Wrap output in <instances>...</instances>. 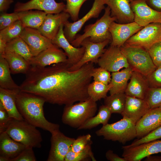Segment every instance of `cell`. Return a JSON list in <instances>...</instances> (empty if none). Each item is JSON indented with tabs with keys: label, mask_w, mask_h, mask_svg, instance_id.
Wrapping results in <instances>:
<instances>
[{
	"label": "cell",
	"mask_w": 161,
	"mask_h": 161,
	"mask_svg": "<svg viewBox=\"0 0 161 161\" xmlns=\"http://www.w3.org/2000/svg\"><path fill=\"white\" fill-rule=\"evenodd\" d=\"M94 63H87L74 71L68 61L39 67L31 66L20 91L43 98L46 102L68 105L86 100L90 97L88 87L92 79Z\"/></svg>",
	"instance_id": "obj_1"
},
{
	"label": "cell",
	"mask_w": 161,
	"mask_h": 161,
	"mask_svg": "<svg viewBox=\"0 0 161 161\" xmlns=\"http://www.w3.org/2000/svg\"><path fill=\"white\" fill-rule=\"evenodd\" d=\"M45 102L42 97L20 91L17 95L16 103L18 110L24 120L52 134L60 130V126L45 118L43 109Z\"/></svg>",
	"instance_id": "obj_2"
},
{
	"label": "cell",
	"mask_w": 161,
	"mask_h": 161,
	"mask_svg": "<svg viewBox=\"0 0 161 161\" xmlns=\"http://www.w3.org/2000/svg\"><path fill=\"white\" fill-rule=\"evenodd\" d=\"M104 9V14L100 19L94 24L86 26L83 34L76 35L75 39L71 43L72 45L79 47L83 41L87 38L94 43L101 42L107 40L111 41L109 28L111 24L116 21V19L111 16L110 9L108 6Z\"/></svg>",
	"instance_id": "obj_3"
},
{
	"label": "cell",
	"mask_w": 161,
	"mask_h": 161,
	"mask_svg": "<svg viewBox=\"0 0 161 161\" xmlns=\"http://www.w3.org/2000/svg\"><path fill=\"white\" fill-rule=\"evenodd\" d=\"M36 128L24 119L12 118L5 131L13 139L26 147L39 148L42 138Z\"/></svg>",
	"instance_id": "obj_4"
},
{
	"label": "cell",
	"mask_w": 161,
	"mask_h": 161,
	"mask_svg": "<svg viewBox=\"0 0 161 161\" xmlns=\"http://www.w3.org/2000/svg\"><path fill=\"white\" fill-rule=\"evenodd\" d=\"M96 102L91 98L75 104L65 105L62 116L65 124L78 129L86 121L95 116L97 110Z\"/></svg>",
	"instance_id": "obj_5"
},
{
	"label": "cell",
	"mask_w": 161,
	"mask_h": 161,
	"mask_svg": "<svg viewBox=\"0 0 161 161\" xmlns=\"http://www.w3.org/2000/svg\"><path fill=\"white\" fill-rule=\"evenodd\" d=\"M135 124L129 119L123 117L115 123L103 126L96 131L95 134L97 136L103 137L106 140L125 144L137 137Z\"/></svg>",
	"instance_id": "obj_6"
},
{
	"label": "cell",
	"mask_w": 161,
	"mask_h": 161,
	"mask_svg": "<svg viewBox=\"0 0 161 161\" xmlns=\"http://www.w3.org/2000/svg\"><path fill=\"white\" fill-rule=\"evenodd\" d=\"M120 48L133 71L147 77L157 68L147 50L139 47L124 45Z\"/></svg>",
	"instance_id": "obj_7"
},
{
	"label": "cell",
	"mask_w": 161,
	"mask_h": 161,
	"mask_svg": "<svg viewBox=\"0 0 161 161\" xmlns=\"http://www.w3.org/2000/svg\"><path fill=\"white\" fill-rule=\"evenodd\" d=\"M161 41V23H154L144 27L130 37L124 45L139 47L147 51Z\"/></svg>",
	"instance_id": "obj_8"
},
{
	"label": "cell",
	"mask_w": 161,
	"mask_h": 161,
	"mask_svg": "<svg viewBox=\"0 0 161 161\" xmlns=\"http://www.w3.org/2000/svg\"><path fill=\"white\" fill-rule=\"evenodd\" d=\"M105 0H94L91 9L83 17L73 22H70L68 20L65 23L63 29L64 34L70 43L75 39L77 33L87 21L92 18L98 17L102 11L105 8Z\"/></svg>",
	"instance_id": "obj_9"
},
{
	"label": "cell",
	"mask_w": 161,
	"mask_h": 161,
	"mask_svg": "<svg viewBox=\"0 0 161 161\" xmlns=\"http://www.w3.org/2000/svg\"><path fill=\"white\" fill-rule=\"evenodd\" d=\"M122 157L127 161H140L147 156L161 153V140H157L134 146L122 147Z\"/></svg>",
	"instance_id": "obj_10"
},
{
	"label": "cell",
	"mask_w": 161,
	"mask_h": 161,
	"mask_svg": "<svg viewBox=\"0 0 161 161\" xmlns=\"http://www.w3.org/2000/svg\"><path fill=\"white\" fill-rule=\"evenodd\" d=\"M98 65L112 72L129 67L126 58L120 47L111 45L99 58Z\"/></svg>",
	"instance_id": "obj_11"
},
{
	"label": "cell",
	"mask_w": 161,
	"mask_h": 161,
	"mask_svg": "<svg viewBox=\"0 0 161 161\" xmlns=\"http://www.w3.org/2000/svg\"><path fill=\"white\" fill-rule=\"evenodd\" d=\"M130 4L134 21L140 26L143 27L151 23H161V12L150 7L145 0L131 1Z\"/></svg>",
	"instance_id": "obj_12"
},
{
	"label": "cell",
	"mask_w": 161,
	"mask_h": 161,
	"mask_svg": "<svg viewBox=\"0 0 161 161\" xmlns=\"http://www.w3.org/2000/svg\"><path fill=\"white\" fill-rule=\"evenodd\" d=\"M111 42L110 40H107L101 42L94 43L90 41L89 38L85 39L80 44L85 48L84 54L78 62L70 67V69L72 71L78 70L89 62L97 63L99 58L106 50L105 47Z\"/></svg>",
	"instance_id": "obj_13"
},
{
	"label": "cell",
	"mask_w": 161,
	"mask_h": 161,
	"mask_svg": "<svg viewBox=\"0 0 161 161\" xmlns=\"http://www.w3.org/2000/svg\"><path fill=\"white\" fill-rule=\"evenodd\" d=\"M75 139L65 136L60 130L52 134L51 147L47 161H64Z\"/></svg>",
	"instance_id": "obj_14"
},
{
	"label": "cell",
	"mask_w": 161,
	"mask_h": 161,
	"mask_svg": "<svg viewBox=\"0 0 161 161\" xmlns=\"http://www.w3.org/2000/svg\"><path fill=\"white\" fill-rule=\"evenodd\" d=\"M143 27L134 21L125 24L113 22L109 28L112 36L110 45L120 47L130 37Z\"/></svg>",
	"instance_id": "obj_15"
},
{
	"label": "cell",
	"mask_w": 161,
	"mask_h": 161,
	"mask_svg": "<svg viewBox=\"0 0 161 161\" xmlns=\"http://www.w3.org/2000/svg\"><path fill=\"white\" fill-rule=\"evenodd\" d=\"M20 37L27 44L33 57L54 45L51 40L36 29L25 27Z\"/></svg>",
	"instance_id": "obj_16"
},
{
	"label": "cell",
	"mask_w": 161,
	"mask_h": 161,
	"mask_svg": "<svg viewBox=\"0 0 161 161\" xmlns=\"http://www.w3.org/2000/svg\"><path fill=\"white\" fill-rule=\"evenodd\" d=\"M66 5L63 2H57L55 0H30L25 2H17L14 12H21L36 9L47 14H57L64 11Z\"/></svg>",
	"instance_id": "obj_17"
},
{
	"label": "cell",
	"mask_w": 161,
	"mask_h": 161,
	"mask_svg": "<svg viewBox=\"0 0 161 161\" xmlns=\"http://www.w3.org/2000/svg\"><path fill=\"white\" fill-rule=\"evenodd\" d=\"M67 61L65 53L54 45L33 57L29 64L31 66L43 67Z\"/></svg>",
	"instance_id": "obj_18"
},
{
	"label": "cell",
	"mask_w": 161,
	"mask_h": 161,
	"mask_svg": "<svg viewBox=\"0 0 161 161\" xmlns=\"http://www.w3.org/2000/svg\"><path fill=\"white\" fill-rule=\"evenodd\" d=\"M135 125L138 139L161 126V107L150 109Z\"/></svg>",
	"instance_id": "obj_19"
},
{
	"label": "cell",
	"mask_w": 161,
	"mask_h": 161,
	"mask_svg": "<svg viewBox=\"0 0 161 161\" xmlns=\"http://www.w3.org/2000/svg\"><path fill=\"white\" fill-rule=\"evenodd\" d=\"M64 24H61L57 35L51 41L57 47L61 48L64 50L67 58L68 62L72 66L76 64L81 60L85 49L83 46L76 47L72 45L64 35Z\"/></svg>",
	"instance_id": "obj_20"
},
{
	"label": "cell",
	"mask_w": 161,
	"mask_h": 161,
	"mask_svg": "<svg viewBox=\"0 0 161 161\" xmlns=\"http://www.w3.org/2000/svg\"><path fill=\"white\" fill-rule=\"evenodd\" d=\"M70 17L68 13L64 11L54 14H47L42 24L38 30L52 41L57 35L61 25H64Z\"/></svg>",
	"instance_id": "obj_21"
},
{
	"label": "cell",
	"mask_w": 161,
	"mask_h": 161,
	"mask_svg": "<svg viewBox=\"0 0 161 161\" xmlns=\"http://www.w3.org/2000/svg\"><path fill=\"white\" fill-rule=\"evenodd\" d=\"M110 9L111 15L118 23L125 24L134 21V15L131 6V0H105Z\"/></svg>",
	"instance_id": "obj_22"
},
{
	"label": "cell",
	"mask_w": 161,
	"mask_h": 161,
	"mask_svg": "<svg viewBox=\"0 0 161 161\" xmlns=\"http://www.w3.org/2000/svg\"><path fill=\"white\" fill-rule=\"evenodd\" d=\"M150 109L145 99L126 95L125 108L121 114L136 124Z\"/></svg>",
	"instance_id": "obj_23"
},
{
	"label": "cell",
	"mask_w": 161,
	"mask_h": 161,
	"mask_svg": "<svg viewBox=\"0 0 161 161\" xmlns=\"http://www.w3.org/2000/svg\"><path fill=\"white\" fill-rule=\"evenodd\" d=\"M26 147L13 139L5 131L0 132V161H11Z\"/></svg>",
	"instance_id": "obj_24"
},
{
	"label": "cell",
	"mask_w": 161,
	"mask_h": 161,
	"mask_svg": "<svg viewBox=\"0 0 161 161\" xmlns=\"http://www.w3.org/2000/svg\"><path fill=\"white\" fill-rule=\"evenodd\" d=\"M149 88L146 77L133 71L125 93L127 96L145 99Z\"/></svg>",
	"instance_id": "obj_25"
},
{
	"label": "cell",
	"mask_w": 161,
	"mask_h": 161,
	"mask_svg": "<svg viewBox=\"0 0 161 161\" xmlns=\"http://www.w3.org/2000/svg\"><path fill=\"white\" fill-rule=\"evenodd\" d=\"M20 91L0 88V102L10 117L21 120L24 119L18 111L16 103L17 95Z\"/></svg>",
	"instance_id": "obj_26"
},
{
	"label": "cell",
	"mask_w": 161,
	"mask_h": 161,
	"mask_svg": "<svg viewBox=\"0 0 161 161\" xmlns=\"http://www.w3.org/2000/svg\"><path fill=\"white\" fill-rule=\"evenodd\" d=\"M133 71L129 66L120 71L112 72L110 83L112 87L109 91L110 95L125 92Z\"/></svg>",
	"instance_id": "obj_27"
},
{
	"label": "cell",
	"mask_w": 161,
	"mask_h": 161,
	"mask_svg": "<svg viewBox=\"0 0 161 161\" xmlns=\"http://www.w3.org/2000/svg\"><path fill=\"white\" fill-rule=\"evenodd\" d=\"M6 60L11 74L22 73L26 74L30 69L29 63L22 56L13 52L5 51L0 55Z\"/></svg>",
	"instance_id": "obj_28"
},
{
	"label": "cell",
	"mask_w": 161,
	"mask_h": 161,
	"mask_svg": "<svg viewBox=\"0 0 161 161\" xmlns=\"http://www.w3.org/2000/svg\"><path fill=\"white\" fill-rule=\"evenodd\" d=\"M112 114L109 109L102 105L100 106L97 114L88 119L78 129H90L100 124L105 125L108 123Z\"/></svg>",
	"instance_id": "obj_29"
},
{
	"label": "cell",
	"mask_w": 161,
	"mask_h": 161,
	"mask_svg": "<svg viewBox=\"0 0 161 161\" xmlns=\"http://www.w3.org/2000/svg\"><path fill=\"white\" fill-rule=\"evenodd\" d=\"M9 65L5 59L0 55V88L14 90H20V86L14 81L11 75Z\"/></svg>",
	"instance_id": "obj_30"
},
{
	"label": "cell",
	"mask_w": 161,
	"mask_h": 161,
	"mask_svg": "<svg viewBox=\"0 0 161 161\" xmlns=\"http://www.w3.org/2000/svg\"><path fill=\"white\" fill-rule=\"evenodd\" d=\"M47 14L40 10L26 11L20 20L24 27L38 30L42 24Z\"/></svg>",
	"instance_id": "obj_31"
},
{
	"label": "cell",
	"mask_w": 161,
	"mask_h": 161,
	"mask_svg": "<svg viewBox=\"0 0 161 161\" xmlns=\"http://www.w3.org/2000/svg\"><path fill=\"white\" fill-rule=\"evenodd\" d=\"M5 51L13 52L21 55L29 63L33 57L28 46L20 36L7 43Z\"/></svg>",
	"instance_id": "obj_32"
},
{
	"label": "cell",
	"mask_w": 161,
	"mask_h": 161,
	"mask_svg": "<svg viewBox=\"0 0 161 161\" xmlns=\"http://www.w3.org/2000/svg\"><path fill=\"white\" fill-rule=\"evenodd\" d=\"M126 97L125 93L110 95L104 98V105L109 109L112 114H121L125 108Z\"/></svg>",
	"instance_id": "obj_33"
},
{
	"label": "cell",
	"mask_w": 161,
	"mask_h": 161,
	"mask_svg": "<svg viewBox=\"0 0 161 161\" xmlns=\"http://www.w3.org/2000/svg\"><path fill=\"white\" fill-rule=\"evenodd\" d=\"M112 87L110 83L106 85L94 81L88 86V94L90 97L96 102L102 99L105 98Z\"/></svg>",
	"instance_id": "obj_34"
},
{
	"label": "cell",
	"mask_w": 161,
	"mask_h": 161,
	"mask_svg": "<svg viewBox=\"0 0 161 161\" xmlns=\"http://www.w3.org/2000/svg\"><path fill=\"white\" fill-rule=\"evenodd\" d=\"M24 28L21 21L20 20H17L0 30V39L7 43L19 37Z\"/></svg>",
	"instance_id": "obj_35"
},
{
	"label": "cell",
	"mask_w": 161,
	"mask_h": 161,
	"mask_svg": "<svg viewBox=\"0 0 161 161\" xmlns=\"http://www.w3.org/2000/svg\"><path fill=\"white\" fill-rule=\"evenodd\" d=\"M91 142L83 150L78 152H73L70 150L64 158V161H83L91 160L96 161L92 150Z\"/></svg>",
	"instance_id": "obj_36"
},
{
	"label": "cell",
	"mask_w": 161,
	"mask_h": 161,
	"mask_svg": "<svg viewBox=\"0 0 161 161\" xmlns=\"http://www.w3.org/2000/svg\"><path fill=\"white\" fill-rule=\"evenodd\" d=\"M66 4L64 11L68 13L74 21L78 20L79 14L82 5L88 0H64Z\"/></svg>",
	"instance_id": "obj_37"
},
{
	"label": "cell",
	"mask_w": 161,
	"mask_h": 161,
	"mask_svg": "<svg viewBox=\"0 0 161 161\" xmlns=\"http://www.w3.org/2000/svg\"><path fill=\"white\" fill-rule=\"evenodd\" d=\"M145 99L150 109L161 107V87L149 88Z\"/></svg>",
	"instance_id": "obj_38"
},
{
	"label": "cell",
	"mask_w": 161,
	"mask_h": 161,
	"mask_svg": "<svg viewBox=\"0 0 161 161\" xmlns=\"http://www.w3.org/2000/svg\"><path fill=\"white\" fill-rule=\"evenodd\" d=\"M25 12L26 11L14 12L10 13H1L0 16V30L20 20Z\"/></svg>",
	"instance_id": "obj_39"
},
{
	"label": "cell",
	"mask_w": 161,
	"mask_h": 161,
	"mask_svg": "<svg viewBox=\"0 0 161 161\" xmlns=\"http://www.w3.org/2000/svg\"><path fill=\"white\" fill-rule=\"evenodd\" d=\"M110 72L99 67L93 69L91 75L94 81L108 85L110 83L111 80V74Z\"/></svg>",
	"instance_id": "obj_40"
},
{
	"label": "cell",
	"mask_w": 161,
	"mask_h": 161,
	"mask_svg": "<svg viewBox=\"0 0 161 161\" xmlns=\"http://www.w3.org/2000/svg\"><path fill=\"white\" fill-rule=\"evenodd\" d=\"M91 135L89 134L79 136L75 139L70 150L74 152H78L84 149L91 143Z\"/></svg>",
	"instance_id": "obj_41"
},
{
	"label": "cell",
	"mask_w": 161,
	"mask_h": 161,
	"mask_svg": "<svg viewBox=\"0 0 161 161\" xmlns=\"http://www.w3.org/2000/svg\"><path fill=\"white\" fill-rule=\"evenodd\" d=\"M160 139H161V126L152 131L145 136L135 140L128 145L135 146Z\"/></svg>",
	"instance_id": "obj_42"
},
{
	"label": "cell",
	"mask_w": 161,
	"mask_h": 161,
	"mask_svg": "<svg viewBox=\"0 0 161 161\" xmlns=\"http://www.w3.org/2000/svg\"><path fill=\"white\" fill-rule=\"evenodd\" d=\"M148 51L154 64L158 67L161 66V41L153 45Z\"/></svg>",
	"instance_id": "obj_43"
},
{
	"label": "cell",
	"mask_w": 161,
	"mask_h": 161,
	"mask_svg": "<svg viewBox=\"0 0 161 161\" xmlns=\"http://www.w3.org/2000/svg\"><path fill=\"white\" fill-rule=\"evenodd\" d=\"M146 77L150 88L161 87V66Z\"/></svg>",
	"instance_id": "obj_44"
},
{
	"label": "cell",
	"mask_w": 161,
	"mask_h": 161,
	"mask_svg": "<svg viewBox=\"0 0 161 161\" xmlns=\"http://www.w3.org/2000/svg\"><path fill=\"white\" fill-rule=\"evenodd\" d=\"M32 148L26 147L16 157L11 161H35L36 159Z\"/></svg>",
	"instance_id": "obj_45"
},
{
	"label": "cell",
	"mask_w": 161,
	"mask_h": 161,
	"mask_svg": "<svg viewBox=\"0 0 161 161\" xmlns=\"http://www.w3.org/2000/svg\"><path fill=\"white\" fill-rule=\"evenodd\" d=\"M12 119L0 102V132L5 131L7 126Z\"/></svg>",
	"instance_id": "obj_46"
},
{
	"label": "cell",
	"mask_w": 161,
	"mask_h": 161,
	"mask_svg": "<svg viewBox=\"0 0 161 161\" xmlns=\"http://www.w3.org/2000/svg\"><path fill=\"white\" fill-rule=\"evenodd\" d=\"M106 159L110 161H127L124 158L119 156L117 154L113 152L110 150H108L105 154Z\"/></svg>",
	"instance_id": "obj_47"
},
{
	"label": "cell",
	"mask_w": 161,
	"mask_h": 161,
	"mask_svg": "<svg viewBox=\"0 0 161 161\" xmlns=\"http://www.w3.org/2000/svg\"><path fill=\"white\" fill-rule=\"evenodd\" d=\"M148 5L153 9L161 12V0H145Z\"/></svg>",
	"instance_id": "obj_48"
},
{
	"label": "cell",
	"mask_w": 161,
	"mask_h": 161,
	"mask_svg": "<svg viewBox=\"0 0 161 161\" xmlns=\"http://www.w3.org/2000/svg\"><path fill=\"white\" fill-rule=\"evenodd\" d=\"M13 0H0V11L5 13L9 8Z\"/></svg>",
	"instance_id": "obj_49"
},
{
	"label": "cell",
	"mask_w": 161,
	"mask_h": 161,
	"mask_svg": "<svg viewBox=\"0 0 161 161\" xmlns=\"http://www.w3.org/2000/svg\"><path fill=\"white\" fill-rule=\"evenodd\" d=\"M145 161H161V156L150 155L145 158Z\"/></svg>",
	"instance_id": "obj_50"
},
{
	"label": "cell",
	"mask_w": 161,
	"mask_h": 161,
	"mask_svg": "<svg viewBox=\"0 0 161 161\" xmlns=\"http://www.w3.org/2000/svg\"><path fill=\"white\" fill-rule=\"evenodd\" d=\"M134 0H131V1H134Z\"/></svg>",
	"instance_id": "obj_51"
}]
</instances>
